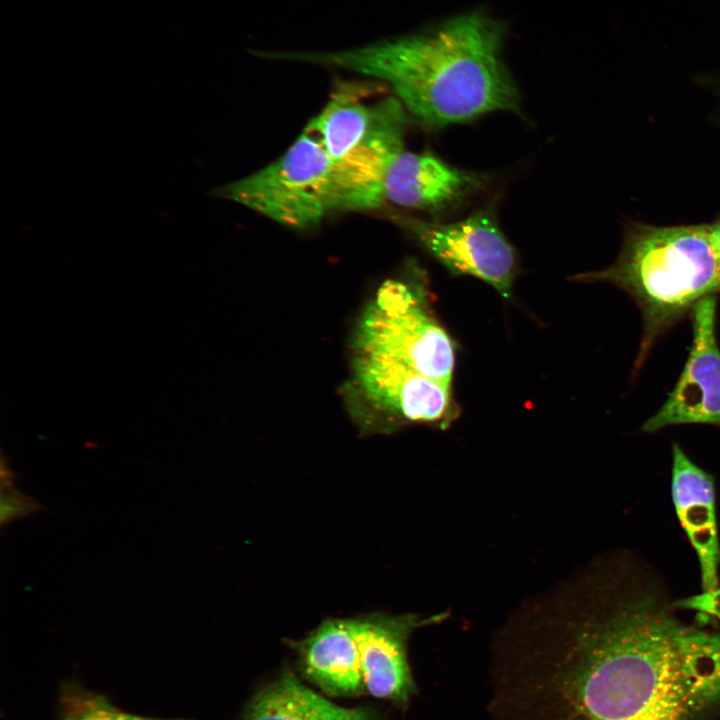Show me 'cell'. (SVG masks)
I'll return each instance as SVG.
<instances>
[{
    "mask_svg": "<svg viewBox=\"0 0 720 720\" xmlns=\"http://www.w3.org/2000/svg\"><path fill=\"white\" fill-rule=\"evenodd\" d=\"M356 350L385 355L451 387L455 343L432 313L422 289L387 280L360 318Z\"/></svg>",
    "mask_w": 720,
    "mask_h": 720,
    "instance_id": "obj_5",
    "label": "cell"
},
{
    "mask_svg": "<svg viewBox=\"0 0 720 720\" xmlns=\"http://www.w3.org/2000/svg\"><path fill=\"white\" fill-rule=\"evenodd\" d=\"M503 25L482 12L418 34L330 52H279V60L355 72L389 86L431 130L494 111L519 113V93L502 58Z\"/></svg>",
    "mask_w": 720,
    "mask_h": 720,
    "instance_id": "obj_2",
    "label": "cell"
},
{
    "mask_svg": "<svg viewBox=\"0 0 720 720\" xmlns=\"http://www.w3.org/2000/svg\"><path fill=\"white\" fill-rule=\"evenodd\" d=\"M244 720H379L364 708L329 701L285 672L252 700Z\"/></svg>",
    "mask_w": 720,
    "mask_h": 720,
    "instance_id": "obj_13",
    "label": "cell"
},
{
    "mask_svg": "<svg viewBox=\"0 0 720 720\" xmlns=\"http://www.w3.org/2000/svg\"><path fill=\"white\" fill-rule=\"evenodd\" d=\"M61 720H170L139 716L121 711L103 696L90 693L71 695Z\"/></svg>",
    "mask_w": 720,
    "mask_h": 720,
    "instance_id": "obj_14",
    "label": "cell"
},
{
    "mask_svg": "<svg viewBox=\"0 0 720 720\" xmlns=\"http://www.w3.org/2000/svg\"><path fill=\"white\" fill-rule=\"evenodd\" d=\"M608 282L626 292L639 307L643 336L634 364L640 370L655 342L708 295L720 292V259L708 224L654 226L632 224L616 261L595 272L573 277Z\"/></svg>",
    "mask_w": 720,
    "mask_h": 720,
    "instance_id": "obj_3",
    "label": "cell"
},
{
    "mask_svg": "<svg viewBox=\"0 0 720 720\" xmlns=\"http://www.w3.org/2000/svg\"><path fill=\"white\" fill-rule=\"evenodd\" d=\"M483 173L454 167L431 153L402 150L383 181L384 201L411 209L441 211L482 188Z\"/></svg>",
    "mask_w": 720,
    "mask_h": 720,
    "instance_id": "obj_10",
    "label": "cell"
},
{
    "mask_svg": "<svg viewBox=\"0 0 720 720\" xmlns=\"http://www.w3.org/2000/svg\"><path fill=\"white\" fill-rule=\"evenodd\" d=\"M392 221L408 232L455 276H472L509 299L518 273L517 254L502 233L492 209L477 210L449 223L394 214Z\"/></svg>",
    "mask_w": 720,
    "mask_h": 720,
    "instance_id": "obj_6",
    "label": "cell"
},
{
    "mask_svg": "<svg viewBox=\"0 0 720 720\" xmlns=\"http://www.w3.org/2000/svg\"><path fill=\"white\" fill-rule=\"evenodd\" d=\"M676 609L698 612L700 615L720 620V586L712 591L674 601Z\"/></svg>",
    "mask_w": 720,
    "mask_h": 720,
    "instance_id": "obj_16",
    "label": "cell"
},
{
    "mask_svg": "<svg viewBox=\"0 0 720 720\" xmlns=\"http://www.w3.org/2000/svg\"><path fill=\"white\" fill-rule=\"evenodd\" d=\"M212 193L293 229L317 225L336 210L331 160L306 128L279 158Z\"/></svg>",
    "mask_w": 720,
    "mask_h": 720,
    "instance_id": "obj_4",
    "label": "cell"
},
{
    "mask_svg": "<svg viewBox=\"0 0 720 720\" xmlns=\"http://www.w3.org/2000/svg\"><path fill=\"white\" fill-rule=\"evenodd\" d=\"M632 558L595 560L497 633L491 720H707L720 629L688 624Z\"/></svg>",
    "mask_w": 720,
    "mask_h": 720,
    "instance_id": "obj_1",
    "label": "cell"
},
{
    "mask_svg": "<svg viewBox=\"0 0 720 720\" xmlns=\"http://www.w3.org/2000/svg\"><path fill=\"white\" fill-rule=\"evenodd\" d=\"M0 506L2 526L32 515L43 508L35 498L18 490L15 484L1 486Z\"/></svg>",
    "mask_w": 720,
    "mask_h": 720,
    "instance_id": "obj_15",
    "label": "cell"
},
{
    "mask_svg": "<svg viewBox=\"0 0 720 720\" xmlns=\"http://www.w3.org/2000/svg\"><path fill=\"white\" fill-rule=\"evenodd\" d=\"M442 618L441 614L421 620L415 614L384 613L354 618L364 688L370 695L399 705L408 703L416 691L407 656L409 636Z\"/></svg>",
    "mask_w": 720,
    "mask_h": 720,
    "instance_id": "obj_9",
    "label": "cell"
},
{
    "mask_svg": "<svg viewBox=\"0 0 720 720\" xmlns=\"http://www.w3.org/2000/svg\"><path fill=\"white\" fill-rule=\"evenodd\" d=\"M717 295L692 308L693 339L682 373L661 408L641 430L653 433L679 424L720 427V348L716 337Z\"/></svg>",
    "mask_w": 720,
    "mask_h": 720,
    "instance_id": "obj_7",
    "label": "cell"
},
{
    "mask_svg": "<svg viewBox=\"0 0 720 720\" xmlns=\"http://www.w3.org/2000/svg\"><path fill=\"white\" fill-rule=\"evenodd\" d=\"M292 648L303 675L325 693L352 696L364 688L354 618L326 619Z\"/></svg>",
    "mask_w": 720,
    "mask_h": 720,
    "instance_id": "obj_12",
    "label": "cell"
},
{
    "mask_svg": "<svg viewBox=\"0 0 720 720\" xmlns=\"http://www.w3.org/2000/svg\"><path fill=\"white\" fill-rule=\"evenodd\" d=\"M673 505L696 552L703 591L719 587L720 541L716 518L715 483L676 442L672 445Z\"/></svg>",
    "mask_w": 720,
    "mask_h": 720,
    "instance_id": "obj_11",
    "label": "cell"
},
{
    "mask_svg": "<svg viewBox=\"0 0 720 720\" xmlns=\"http://www.w3.org/2000/svg\"><path fill=\"white\" fill-rule=\"evenodd\" d=\"M708 228L711 240L720 259V216L712 223H709Z\"/></svg>",
    "mask_w": 720,
    "mask_h": 720,
    "instance_id": "obj_17",
    "label": "cell"
},
{
    "mask_svg": "<svg viewBox=\"0 0 720 720\" xmlns=\"http://www.w3.org/2000/svg\"><path fill=\"white\" fill-rule=\"evenodd\" d=\"M353 367L365 396L399 420L445 429L457 417L451 387L400 361L357 351Z\"/></svg>",
    "mask_w": 720,
    "mask_h": 720,
    "instance_id": "obj_8",
    "label": "cell"
}]
</instances>
